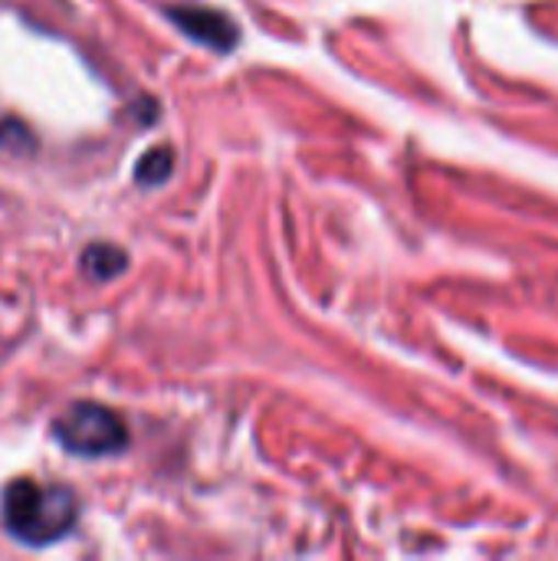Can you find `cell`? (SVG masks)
Here are the masks:
<instances>
[{"label": "cell", "instance_id": "6da1fadb", "mask_svg": "<svg viewBox=\"0 0 558 561\" xmlns=\"http://www.w3.org/2000/svg\"><path fill=\"white\" fill-rule=\"evenodd\" d=\"M79 519L76 493L66 486H43L39 480H13L3 490V526L16 542L49 546L62 539Z\"/></svg>", "mask_w": 558, "mask_h": 561}, {"label": "cell", "instance_id": "7a4b0ae2", "mask_svg": "<svg viewBox=\"0 0 558 561\" xmlns=\"http://www.w3.org/2000/svg\"><path fill=\"white\" fill-rule=\"evenodd\" d=\"M53 437L76 457H112L128 447L125 421L102 404L79 401L53 421Z\"/></svg>", "mask_w": 558, "mask_h": 561}, {"label": "cell", "instance_id": "3957f363", "mask_svg": "<svg viewBox=\"0 0 558 561\" xmlns=\"http://www.w3.org/2000/svg\"><path fill=\"white\" fill-rule=\"evenodd\" d=\"M164 13L181 33H187L194 43H201L207 49L230 53L237 46V39H240L237 23L224 10H214V7H164Z\"/></svg>", "mask_w": 558, "mask_h": 561}, {"label": "cell", "instance_id": "277c9868", "mask_svg": "<svg viewBox=\"0 0 558 561\" xmlns=\"http://www.w3.org/2000/svg\"><path fill=\"white\" fill-rule=\"evenodd\" d=\"M79 266L86 270L89 279H112V276H118L128 266V256L118 247H112V243H92L82 253V263Z\"/></svg>", "mask_w": 558, "mask_h": 561}, {"label": "cell", "instance_id": "5b68a950", "mask_svg": "<svg viewBox=\"0 0 558 561\" xmlns=\"http://www.w3.org/2000/svg\"><path fill=\"white\" fill-rule=\"evenodd\" d=\"M171 168H174V151H171L168 145H158V148H151V151H145V154L138 158L135 178H138V184H145V187H155V184H161V181L171 178Z\"/></svg>", "mask_w": 558, "mask_h": 561}]
</instances>
